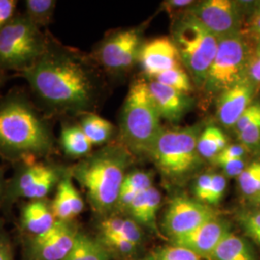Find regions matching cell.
<instances>
[{
	"label": "cell",
	"instance_id": "cell-16",
	"mask_svg": "<svg viewBox=\"0 0 260 260\" xmlns=\"http://www.w3.org/2000/svg\"><path fill=\"white\" fill-rule=\"evenodd\" d=\"M138 61L145 74L151 78L169 70L182 67L172 38L158 37L142 45Z\"/></svg>",
	"mask_w": 260,
	"mask_h": 260
},
{
	"label": "cell",
	"instance_id": "cell-46",
	"mask_svg": "<svg viewBox=\"0 0 260 260\" xmlns=\"http://www.w3.org/2000/svg\"><path fill=\"white\" fill-rule=\"evenodd\" d=\"M251 7L252 10H251V15H260V1L252 2Z\"/></svg>",
	"mask_w": 260,
	"mask_h": 260
},
{
	"label": "cell",
	"instance_id": "cell-6",
	"mask_svg": "<svg viewBox=\"0 0 260 260\" xmlns=\"http://www.w3.org/2000/svg\"><path fill=\"white\" fill-rule=\"evenodd\" d=\"M47 31L44 32L27 16L17 14L0 30V69L21 74L44 53Z\"/></svg>",
	"mask_w": 260,
	"mask_h": 260
},
{
	"label": "cell",
	"instance_id": "cell-19",
	"mask_svg": "<svg viewBox=\"0 0 260 260\" xmlns=\"http://www.w3.org/2000/svg\"><path fill=\"white\" fill-rule=\"evenodd\" d=\"M56 221L51 202L47 199L29 201L21 209V226L33 236L46 233L54 225Z\"/></svg>",
	"mask_w": 260,
	"mask_h": 260
},
{
	"label": "cell",
	"instance_id": "cell-48",
	"mask_svg": "<svg viewBox=\"0 0 260 260\" xmlns=\"http://www.w3.org/2000/svg\"><path fill=\"white\" fill-rule=\"evenodd\" d=\"M257 204H258V205H259V207H260V200H259V201H258V202H257Z\"/></svg>",
	"mask_w": 260,
	"mask_h": 260
},
{
	"label": "cell",
	"instance_id": "cell-33",
	"mask_svg": "<svg viewBox=\"0 0 260 260\" xmlns=\"http://www.w3.org/2000/svg\"><path fill=\"white\" fill-rule=\"evenodd\" d=\"M148 260H200V257L184 248L173 246L158 251Z\"/></svg>",
	"mask_w": 260,
	"mask_h": 260
},
{
	"label": "cell",
	"instance_id": "cell-22",
	"mask_svg": "<svg viewBox=\"0 0 260 260\" xmlns=\"http://www.w3.org/2000/svg\"><path fill=\"white\" fill-rule=\"evenodd\" d=\"M79 125L93 146H106L110 144L109 142L115 133L113 123L94 113L84 114Z\"/></svg>",
	"mask_w": 260,
	"mask_h": 260
},
{
	"label": "cell",
	"instance_id": "cell-38",
	"mask_svg": "<svg viewBox=\"0 0 260 260\" xmlns=\"http://www.w3.org/2000/svg\"><path fill=\"white\" fill-rule=\"evenodd\" d=\"M249 153L248 149H246L242 144H231L229 145L223 151L214 159V164L226 160H234V159H243L246 158Z\"/></svg>",
	"mask_w": 260,
	"mask_h": 260
},
{
	"label": "cell",
	"instance_id": "cell-29",
	"mask_svg": "<svg viewBox=\"0 0 260 260\" xmlns=\"http://www.w3.org/2000/svg\"><path fill=\"white\" fill-rule=\"evenodd\" d=\"M237 138L249 153L260 154V115L237 135Z\"/></svg>",
	"mask_w": 260,
	"mask_h": 260
},
{
	"label": "cell",
	"instance_id": "cell-25",
	"mask_svg": "<svg viewBox=\"0 0 260 260\" xmlns=\"http://www.w3.org/2000/svg\"><path fill=\"white\" fill-rule=\"evenodd\" d=\"M229 145V138L223 130L215 125H207L199 135L197 149L202 159L213 161Z\"/></svg>",
	"mask_w": 260,
	"mask_h": 260
},
{
	"label": "cell",
	"instance_id": "cell-26",
	"mask_svg": "<svg viewBox=\"0 0 260 260\" xmlns=\"http://www.w3.org/2000/svg\"><path fill=\"white\" fill-rule=\"evenodd\" d=\"M55 0H26L24 14L40 28H47L52 22Z\"/></svg>",
	"mask_w": 260,
	"mask_h": 260
},
{
	"label": "cell",
	"instance_id": "cell-36",
	"mask_svg": "<svg viewBox=\"0 0 260 260\" xmlns=\"http://www.w3.org/2000/svg\"><path fill=\"white\" fill-rule=\"evenodd\" d=\"M212 173H205L201 175L196 180L194 192H195L197 201L206 204L207 198L209 196V192L212 184Z\"/></svg>",
	"mask_w": 260,
	"mask_h": 260
},
{
	"label": "cell",
	"instance_id": "cell-43",
	"mask_svg": "<svg viewBox=\"0 0 260 260\" xmlns=\"http://www.w3.org/2000/svg\"><path fill=\"white\" fill-rule=\"evenodd\" d=\"M0 260H15L9 236L0 223Z\"/></svg>",
	"mask_w": 260,
	"mask_h": 260
},
{
	"label": "cell",
	"instance_id": "cell-37",
	"mask_svg": "<svg viewBox=\"0 0 260 260\" xmlns=\"http://www.w3.org/2000/svg\"><path fill=\"white\" fill-rule=\"evenodd\" d=\"M260 115V102H254L251 106L242 114L239 120L235 123L233 131L237 136L240 132L245 129L251 121Z\"/></svg>",
	"mask_w": 260,
	"mask_h": 260
},
{
	"label": "cell",
	"instance_id": "cell-21",
	"mask_svg": "<svg viewBox=\"0 0 260 260\" xmlns=\"http://www.w3.org/2000/svg\"><path fill=\"white\" fill-rule=\"evenodd\" d=\"M161 204V194L154 186L141 192L127 210L135 222L153 226Z\"/></svg>",
	"mask_w": 260,
	"mask_h": 260
},
{
	"label": "cell",
	"instance_id": "cell-9",
	"mask_svg": "<svg viewBox=\"0 0 260 260\" xmlns=\"http://www.w3.org/2000/svg\"><path fill=\"white\" fill-rule=\"evenodd\" d=\"M253 48L243 32L219 40L217 53L204 85L206 93L219 95L247 78Z\"/></svg>",
	"mask_w": 260,
	"mask_h": 260
},
{
	"label": "cell",
	"instance_id": "cell-8",
	"mask_svg": "<svg viewBox=\"0 0 260 260\" xmlns=\"http://www.w3.org/2000/svg\"><path fill=\"white\" fill-rule=\"evenodd\" d=\"M15 172L7 180L1 205L5 209L20 199H47L63 178L69 167L50 159H33L14 164Z\"/></svg>",
	"mask_w": 260,
	"mask_h": 260
},
{
	"label": "cell",
	"instance_id": "cell-12",
	"mask_svg": "<svg viewBox=\"0 0 260 260\" xmlns=\"http://www.w3.org/2000/svg\"><path fill=\"white\" fill-rule=\"evenodd\" d=\"M79 230L74 221H56L46 233L28 241L24 260H63L74 247Z\"/></svg>",
	"mask_w": 260,
	"mask_h": 260
},
{
	"label": "cell",
	"instance_id": "cell-17",
	"mask_svg": "<svg viewBox=\"0 0 260 260\" xmlns=\"http://www.w3.org/2000/svg\"><path fill=\"white\" fill-rule=\"evenodd\" d=\"M149 89L161 119L170 122L180 121L193 106V100L189 94L155 80L149 82Z\"/></svg>",
	"mask_w": 260,
	"mask_h": 260
},
{
	"label": "cell",
	"instance_id": "cell-32",
	"mask_svg": "<svg viewBox=\"0 0 260 260\" xmlns=\"http://www.w3.org/2000/svg\"><path fill=\"white\" fill-rule=\"evenodd\" d=\"M238 220L245 233L260 246V210L241 212Z\"/></svg>",
	"mask_w": 260,
	"mask_h": 260
},
{
	"label": "cell",
	"instance_id": "cell-44",
	"mask_svg": "<svg viewBox=\"0 0 260 260\" xmlns=\"http://www.w3.org/2000/svg\"><path fill=\"white\" fill-rule=\"evenodd\" d=\"M195 4L192 0H170L163 3V6L166 8L168 12H171L172 10L180 9V8H186L191 7Z\"/></svg>",
	"mask_w": 260,
	"mask_h": 260
},
{
	"label": "cell",
	"instance_id": "cell-7",
	"mask_svg": "<svg viewBox=\"0 0 260 260\" xmlns=\"http://www.w3.org/2000/svg\"><path fill=\"white\" fill-rule=\"evenodd\" d=\"M203 130L200 125L178 129H162L149 155L162 174L171 178L185 177L202 163L197 143Z\"/></svg>",
	"mask_w": 260,
	"mask_h": 260
},
{
	"label": "cell",
	"instance_id": "cell-18",
	"mask_svg": "<svg viewBox=\"0 0 260 260\" xmlns=\"http://www.w3.org/2000/svg\"><path fill=\"white\" fill-rule=\"evenodd\" d=\"M55 190L51 207L56 220L74 221L78 215L82 213L85 203L82 196L74 184V179L69 170L58 183Z\"/></svg>",
	"mask_w": 260,
	"mask_h": 260
},
{
	"label": "cell",
	"instance_id": "cell-31",
	"mask_svg": "<svg viewBox=\"0 0 260 260\" xmlns=\"http://www.w3.org/2000/svg\"><path fill=\"white\" fill-rule=\"evenodd\" d=\"M103 245L109 250L116 251L122 255H127L135 251L136 245L126 240L120 234L111 233H101Z\"/></svg>",
	"mask_w": 260,
	"mask_h": 260
},
{
	"label": "cell",
	"instance_id": "cell-27",
	"mask_svg": "<svg viewBox=\"0 0 260 260\" xmlns=\"http://www.w3.org/2000/svg\"><path fill=\"white\" fill-rule=\"evenodd\" d=\"M237 182L242 194L248 199L258 202L260 200V160L252 161L247 165Z\"/></svg>",
	"mask_w": 260,
	"mask_h": 260
},
{
	"label": "cell",
	"instance_id": "cell-11",
	"mask_svg": "<svg viewBox=\"0 0 260 260\" xmlns=\"http://www.w3.org/2000/svg\"><path fill=\"white\" fill-rule=\"evenodd\" d=\"M142 45L138 28L120 30L99 44L93 51V59L105 71L119 74L138 62Z\"/></svg>",
	"mask_w": 260,
	"mask_h": 260
},
{
	"label": "cell",
	"instance_id": "cell-23",
	"mask_svg": "<svg viewBox=\"0 0 260 260\" xmlns=\"http://www.w3.org/2000/svg\"><path fill=\"white\" fill-rule=\"evenodd\" d=\"M63 260H110V252L101 240L79 232L74 247Z\"/></svg>",
	"mask_w": 260,
	"mask_h": 260
},
{
	"label": "cell",
	"instance_id": "cell-3",
	"mask_svg": "<svg viewBox=\"0 0 260 260\" xmlns=\"http://www.w3.org/2000/svg\"><path fill=\"white\" fill-rule=\"evenodd\" d=\"M130 158L129 151L121 144H108L69 167L98 215L107 217L116 210Z\"/></svg>",
	"mask_w": 260,
	"mask_h": 260
},
{
	"label": "cell",
	"instance_id": "cell-1",
	"mask_svg": "<svg viewBox=\"0 0 260 260\" xmlns=\"http://www.w3.org/2000/svg\"><path fill=\"white\" fill-rule=\"evenodd\" d=\"M27 82L40 110L47 118L92 113L100 96V81L89 62L47 31V47L26 71Z\"/></svg>",
	"mask_w": 260,
	"mask_h": 260
},
{
	"label": "cell",
	"instance_id": "cell-41",
	"mask_svg": "<svg viewBox=\"0 0 260 260\" xmlns=\"http://www.w3.org/2000/svg\"><path fill=\"white\" fill-rule=\"evenodd\" d=\"M217 166L223 170V174L230 177H238L241 175L242 172L247 167L245 158L243 159H234L226 160L216 163Z\"/></svg>",
	"mask_w": 260,
	"mask_h": 260
},
{
	"label": "cell",
	"instance_id": "cell-24",
	"mask_svg": "<svg viewBox=\"0 0 260 260\" xmlns=\"http://www.w3.org/2000/svg\"><path fill=\"white\" fill-rule=\"evenodd\" d=\"M210 259L256 260L247 241L233 233H229L224 236L214 251Z\"/></svg>",
	"mask_w": 260,
	"mask_h": 260
},
{
	"label": "cell",
	"instance_id": "cell-5",
	"mask_svg": "<svg viewBox=\"0 0 260 260\" xmlns=\"http://www.w3.org/2000/svg\"><path fill=\"white\" fill-rule=\"evenodd\" d=\"M172 40L187 73L194 79L196 85L204 87L217 53L219 39L194 16L186 12L175 21Z\"/></svg>",
	"mask_w": 260,
	"mask_h": 260
},
{
	"label": "cell",
	"instance_id": "cell-28",
	"mask_svg": "<svg viewBox=\"0 0 260 260\" xmlns=\"http://www.w3.org/2000/svg\"><path fill=\"white\" fill-rule=\"evenodd\" d=\"M153 80L187 94L193 91L191 76L182 67H177L156 75Z\"/></svg>",
	"mask_w": 260,
	"mask_h": 260
},
{
	"label": "cell",
	"instance_id": "cell-13",
	"mask_svg": "<svg viewBox=\"0 0 260 260\" xmlns=\"http://www.w3.org/2000/svg\"><path fill=\"white\" fill-rule=\"evenodd\" d=\"M215 217L217 214L210 205L186 196H177L168 205L164 230L174 239L193 232Z\"/></svg>",
	"mask_w": 260,
	"mask_h": 260
},
{
	"label": "cell",
	"instance_id": "cell-47",
	"mask_svg": "<svg viewBox=\"0 0 260 260\" xmlns=\"http://www.w3.org/2000/svg\"><path fill=\"white\" fill-rule=\"evenodd\" d=\"M4 84V72L0 69V90Z\"/></svg>",
	"mask_w": 260,
	"mask_h": 260
},
{
	"label": "cell",
	"instance_id": "cell-35",
	"mask_svg": "<svg viewBox=\"0 0 260 260\" xmlns=\"http://www.w3.org/2000/svg\"><path fill=\"white\" fill-rule=\"evenodd\" d=\"M255 44L256 46L252 50L248 65L247 78L251 81L258 92L260 90V43Z\"/></svg>",
	"mask_w": 260,
	"mask_h": 260
},
{
	"label": "cell",
	"instance_id": "cell-10",
	"mask_svg": "<svg viewBox=\"0 0 260 260\" xmlns=\"http://www.w3.org/2000/svg\"><path fill=\"white\" fill-rule=\"evenodd\" d=\"M244 2L233 0H205L186 10L219 40L243 31Z\"/></svg>",
	"mask_w": 260,
	"mask_h": 260
},
{
	"label": "cell",
	"instance_id": "cell-20",
	"mask_svg": "<svg viewBox=\"0 0 260 260\" xmlns=\"http://www.w3.org/2000/svg\"><path fill=\"white\" fill-rule=\"evenodd\" d=\"M59 144L69 157L82 159L92 152L93 145L87 138L79 123L65 122L60 131Z\"/></svg>",
	"mask_w": 260,
	"mask_h": 260
},
{
	"label": "cell",
	"instance_id": "cell-2",
	"mask_svg": "<svg viewBox=\"0 0 260 260\" xmlns=\"http://www.w3.org/2000/svg\"><path fill=\"white\" fill-rule=\"evenodd\" d=\"M50 119L27 93L13 89L0 99V158L13 165L49 159L56 152Z\"/></svg>",
	"mask_w": 260,
	"mask_h": 260
},
{
	"label": "cell",
	"instance_id": "cell-40",
	"mask_svg": "<svg viewBox=\"0 0 260 260\" xmlns=\"http://www.w3.org/2000/svg\"><path fill=\"white\" fill-rule=\"evenodd\" d=\"M120 235L136 246L142 239V233L140 231L138 224L133 219L128 218H124Z\"/></svg>",
	"mask_w": 260,
	"mask_h": 260
},
{
	"label": "cell",
	"instance_id": "cell-15",
	"mask_svg": "<svg viewBox=\"0 0 260 260\" xmlns=\"http://www.w3.org/2000/svg\"><path fill=\"white\" fill-rule=\"evenodd\" d=\"M256 93L255 87L245 78L218 95L216 116L223 128L233 129L242 114L254 103Z\"/></svg>",
	"mask_w": 260,
	"mask_h": 260
},
{
	"label": "cell",
	"instance_id": "cell-34",
	"mask_svg": "<svg viewBox=\"0 0 260 260\" xmlns=\"http://www.w3.org/2000/svg\"><path fill=\"white\" fill-rule=\"evenodd\" d=\"M226 189V179L225 177L215 173L212 176V184H211V189L209 192V196L206 201V205H217L222 201L223 199V193Z\"/></svg>",
	"mask_w": 260,
	"mask_h": 260
},
{
	"label": "cell",
	"instance_id": "cell-4",
	"mask_svg": "<svg viewBox=\"0 0 260 260\" xmlns=\"http://www.w3.org/2000/svg\"><path fill=\"white\" fill-rule=\"evenodd\" d=\"M161 117L152 101L149 83L143 79L131 84L120 117L121 144L134 154H149L162 131Z\"/></svg>",
	"mask_w": 260,
	"mask_h": 260
},
{
	"label": "cell",
	"instance_id": "cell-14",
	"mask_svg": "<svg viewBox=\"0 0 260 260\" xmlns=\"http://www.w3.org/2000/svg\"><path fill=\"white\" fill-rule=\"evenodd\" d=\"M229 233H231L229 223L215 217L193 232L174 238L173 244L176 247L184 248L194 252L199 257L210 259L220 242Z\"/></svg>",
	"mask_w": 260,
	"mask_h": 260
},
{
	"label": "cell",
	"instance_id": "cell-30",
	"mask_svg": "<svg viewBox=\"0 0 260 260\" xmlns=\"http://www.w3.org/2000/svg\"><path fill=\"white\" fill-rule=\"evenodd\" d=\"M152 187V177L149 173L143 171H133L127 173L123 179L121 188L129 189L141 193Z\"/></svg>",
	"mask_w": 260,
	"mask_h": 260
},
{
	"label": "cell",
	"instance_id": "cell-42",
	"mask_svg": "<svg viewBox=\"0 0 260 260\" xmlns=\"http://www.w3.org/2000/svg\"><path fill=\"white\" fill-rule=\"evenodd\" d=\"M242 32L255 43H260V15H251Z\"/></svg>",
	"mask_w": 260,
	"mask_h": 260
},
{
	"label": "cell",
	"instance_id": "cell-39",
	"mask_svg": "<svg viewBox=\"0 0 260 260\" xmlns=\"http://www.w3.org/2000/svg\"><path fill=\"white\" fill-rule=\"evenodd\" d=\"M17 0H0V30L5 27L17 15Z\"/></svg>",
	"mask_w": 260,
	"mask_h": 260
},
{
	"label": "cell",
	"instance_id": "cell-45",
	"mask_svg": "<svg viewBox=\"0 0 260 260\" xmlns=\"http://www.w3.org/2000/svg\"><path fill=\"white\" fill-rule=\"evenodd\" d=\"M5 174H6V168L4 166H0V205H1L3 196L5 193V188H6V183H7Z\"/></svg>",
	"mask_w": 260,
	"mask_h": 260
}]
</instances>
